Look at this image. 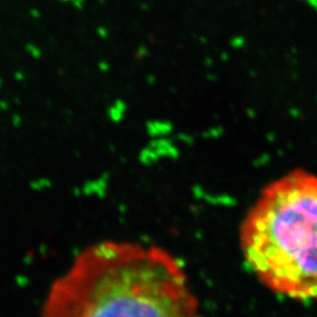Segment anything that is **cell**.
<instances>
[{
    "label": "cell",
    "instance_id": "obj_2",
    "mask_svg": "<svg viewBox=\"0 0 317 317\" xmlns=\"http://www.w3.org/2000/svg\"><path fill=\"white\" fill-rule=\"evenodd\" d=\"M240 242L268 289L317 301V175L297 169L268 184L244 216Z\"/></svg>",
    "mask_w": 317,
    "mask_h": 317
},
{
    "label": "cell",
    "instance_id": "obj_1",
    "mask_svg": "<svg viewBox=\"0 0 317 317\" xmlns=\"http://www.w3.org/2000/svg\"><path fill=\"white\" fill-rule=\"evenodd\" d=\"M41 317H203L177 258L157 246L101 242L51 285Z\"/></svg>",
    "mask_w": 317,
    "mask_h": 317
}]
</instances>
